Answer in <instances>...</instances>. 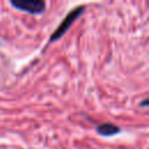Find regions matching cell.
<instances>
[{
  "label": "cell",
  "mask_w": 149,
  "mask_h": 149,
  "mask_svg": "<svg viewBox=\"0 0 149 149\" xmlns=\"http://www.w3.org/2000/svg\"><path fill=\"white\" fill-rule=\"evenodd\" d=\"M84 12H85V7H84V6H79V7H77V8H73L71 12H69L68 15H66V16L63 19V21L59 23V26L56 28V30L51 34V36H50V42H55V41L59 40V38L68 31V29L71 27V24H72Z\"/></svg>",
  "instance_id": "obj_1"
},
{
  "label": "cell",
  "mask_w": 149,
  "mask_h": 149,
  "mask_svg": "<svg viewBox=\"0 0 149 149\" xmlns=\"http://www.w3.org/2000/svg\"><path fill=\"white\" fill-rule=\"evenodd\" d=\"M10 5L19 10L34 15L42 14L45 10V2L42 0H12Z\"/></svg>",
  "instance_id": "obj_2"
},
{
  "label": "cell",
  "mask_w": 149,
  "mask_h": 149,
  "mask_svg": "<svg viewBox=\"0 0 149 149\" xmlns=\"http://www.w3.org/2000/svg\"><path fill=\"white\" fill-rule=\"evenodd\" d=\"M95 130L101 136H114L121 132V128L114 123L105 122V123H100Z\"/></svg>",
  "instance_id": "obj_3"
},
{
  "label": "cell",
  "mask_w": 149,
  "mask_h": 149,
  "mask_svg": "<svg viewBox=\"0 0 149 149\" xmlns=\"http://www.w3.org/2000/svg\"><path fill=\"white\" fill-rule=\"evenodd\" d=\"M148 104H149V99H148V98H146V99L140 104V106H142V107H147V106H148Z\"/></svg>",
  "instance_id": "obj_4"
}]
</instances>
